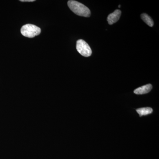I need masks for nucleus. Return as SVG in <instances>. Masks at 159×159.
<instances>
[{"instance_id": "2", "label": "nucleus", "mask_w": 159, "mask_h": 159, "mask_svg": "<svg viewBox=\"0 0 159 159\" xmlns=\"http://www.w3.org/2000/svg\"><path fill=\"white\" fill-rule=\"evenodd\" d=\"M22 34L26 37L32 38L41 33L40 28L32 24H27L22 27L20 30Z\"/></svg>"}, {"instance_id": "3", "label": "nucleus", "mask_w": 159, "mask_h": 159, "mask_svg": "<svg viewBox=\"0 0 159 159\" xmlns=\"http://www.w3.org/2000/svg\"><path fill=\"white\" fill-rule=\"evenodd\" d=\"M76 48L80 54L84 57H89L92 54L90 47L84 40L79 39L77 41Z\"/></svg>"}, {"instance_id": "6", "label": "nucleus", "mask_w": 159, "mask_h": 159, "mask_svg": "<svg viewBox=\"0 0 159 159\" xmlns=\"http://www.w3.org/2000/svg\"><path fill=\"white\" fill-rule=\"evenodd\" d=\"M136 111L140 116L149 115V114H151L153 111L152 108L148 107L139 108Z\"/></svg>"}, {"instance_id": "9", "label": "nucleus", "mask_w": 159, "mask_h": 159, "mask_svg": "<svg viewBox=\"0 0 159 159\" xmlns=\"http://www.w3.org/2000/svg\"><path fill=\"white\" fill-rule=\"evenodd\" d=\"M120 7H121V6H120V5H119V8H120Z\"/></svg>"}, {"instance_id": "8", "label": "nucleus", "mask_w": 159, "mask_h": 159, "mask_svg": "<svg viewBox=\"0 0 159 159\" xmlns=\"http://www.w3.org/2000/svg\"><path fill=\"white\" fill-rule=\"evenodd\" d=\"M21 2H34V0H20Z\"/></svg>"}, {"instance_id": "5", "label": "nucleus", "mask_w": 159, "mask_h": 159, "mask_svg": "<svg viewBox=\"0 0 159 159\" xmlns=\"http://www.w3.org/2000/svg\"><path fill=\"white\" fill-rule=\"evenodd\" d=\"M152 88V84H149L136 89L134 91V93L137 95H142V94L148 93L151 90Z\"/></svg>"}, {"instance_id": "1", "label": "nucleus", "mask_w": 159, "mask_h": 159, "mask_svg": "<svg viewBox=\"0 0 159 159\" xmlns=\"http://www.w3.org/2000/svg\"><path fill=\"white\" fill-rule=\"evenodd\" d=\"M68 6L71 11L77 15L85 17L90 16V10L82 3L71 0L68 2Z\"/></svg>"}, {"instance_id": "4", "label": "nucleus", "mask_w": 159, "mask_h": 159, "mask_svg": "<svg viewBox=\"0 0 159 159\" xmlns=\"http://www.w3.org/2000/svg\"><path fill=\"white\" fill-rule=\"evenodd\" d=\"M121 11L119 9H116L113 12L109 15L107 20L110 25H112L118 21L120 18Z\"/></svg>"}, {"instance_id": "7", "label": "nucleus", "mask_w": 159, "mask_h": 159, "mask_svg": "<svg viewBox=\"0 0 159 159\" xmlns=\"http://www.w3.org/2000/svg\"><path fill=\"white\" fill-rule=\"evenodd\" d=\"M141 18L142 20L148 26L152 27L154 25L153 20L151 18L150 16L146 13H142L141 15Z\"/></svg>"}]
</instances>
